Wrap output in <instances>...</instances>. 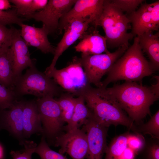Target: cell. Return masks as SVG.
I'll use <instances>...</instances> for the list:
<instances>
[{
    "label": "cell",
    "mask_w": 159,
    "mask_h": 159,
    "mask_svg": "<svg viewBox=\"0 0 159 159\" xmlns=\"http://www.w3.org/2000/svg\"><path fill=\"white\" fill-rule=\"evenodd\" d=\"M13 33L10 49L13 60V72L15 80L28 67L35 64L36 60L31 59L28 46L21 37L20 31L12 26Z\"/></svg>",
    "instance_id": "5bb4252c"
},
{
    "label": "cell",
    "mask_w": 159,
    "mask_h": 159,
    "mask_svg": "<svg viewBox=\"0 0 159 159\" xmlns=\"http://www.w3.org/2000/svg\"><path fill=\"white\" fill-rule=\"evenodd\" d=\"M80 39L74 48L76 51L82 54L96 55L110 52L107 49L105 37L99 33L97 27H89Z\"/></svg>",
    "instance_id": "2e32d148"
},
{
    "label": "cell",
    "mask_w": 159,
    "mask_h": 159,
    "mask_svg": "<svg viewBox=\"0 0 159 159\" xmlns=\"http://www.w3.org/2000/svg\"><path fill=\"white\" fill-rule=\"evenodd\" d=\"M130 132L129 130L115 136L111 140L107 145L105 159H122L124 152L127 146Z\"/></svg>",
    "instance_id": "603a6c76"
},
{
    "label": "cell",
    "mask_w": 159,
    "mask_h": 159,
    "mask_svg": "<svg viewBox=\"0 0 159 159\" xmlns=\"http://www.w3.org/2000/svg\"><path fill=\"white\" fill-rule=\"evenodd\" d=\"M77 0H49L41 11L25 17L41 21L49 34L57 32L60 18L73 7Z\"/></svg>",
    "instance_id": "30bf717a"
},
{
    "label": "cell",
    "mask_w": 159,
    "mask_h": 159,
    "mask_svg": "<svg viewBox=\"0 0 159 159\" xmlns=\"http://www.w3.org/2000/svg\"><path fill=\"white\" fill-rule=\"evenodd\" d=\"M24 100H16L9 110L0 111L1 122L3 127L23 145V114Z\"/></svg>",
    "instance_id": "9a60e30c"
},
{
    "label": "cell",
    "mask_w": 159,
    "mask_h": 159,
    "mask_svg": "<svg viewBox=\"0 0 159 159\" xmlns=\"http://www.w3.org/2000/svg\"><path fill=\"white\" fill-rule=\"evenodd\" d=\"M32 0H9L10 3L15 6L16 14L18 16L25 17L30 14Z\"/></svg>",
    "instance_id": "836d02e7"
},
{
    "label": "cell",
    "mask_w": 159,
    "mask_h": 159,
    "mask_svg": "<svg viewBox=\"0 0 159 159\" xmlns=\"http://www.w3.org/2000/svg\"><path fill=\"white\" fill-rule=\"evenodd\" d=\"M23 145L24 148L22 150L11 151L10 154L13 159H32L37 145L33 141L25 140Z\"/></svg>",
    "instance_id": "4dcf8cb0"
},
{
    "label": "cell",
    "mask_w": 159,
    "mask_h": 159,
    "mask_svg": "<svg viewBox=\"0 0 159 159\" xmlns=\"http://www.w3.org/2000/svg\"><path fill=\"white\" fill-rule=\"evenodd\" d=\"M46 74L51 78H53L56 83L62 89L73 95H76V91L73 81L64 68L58 69L55 67Z\"/></svg>",
    "instance_id": "cb8c5ba5"
},
{
    "label": "cell",
    "mask_w": 159,
    "mask_h": 159,
    "mask_svg": "<svg viewBox=\"0 0 159 159\" xmlns=\"http://www.w3.org/2000/svg\"><path fill=\"white\" fill-rule=\"evenodd\" d=\"M138 159H159V139H145L144 145L138 153Z\"/></svg>",
    "instance_id": "4316f807"
},
{
    "label": "cell",
    "mask_w": 159,
    "mask_h": 159,
    "mask_svg": "<svg viewBox=\"0 0 159 159\" xmlns=\"http://www.w3.org/2000/svg\"><path fill=\"white\" fill-rule=\"evenodd\" d=\"M127 49L121 47L113 52L96 55L81 54V64L89 83L94 84L97 88L101 87L102 77L108 73L115 62Z\"/></svg>",
    "instance_id": "8992f818"
},
{
    "label": "cell",
    "mask_w": 159,
    "mask_h": 159,
    "mask_svg": "<svg viewBox=\"0 0 159 159\" xmlns=\"http://www.w3.org/2000/svg\"><path fill=\"white\" fill-rule=\"evenodd\" d=\"M23 122L24 138H29L35 133H43V129L35 100L25 101Z\"/></svg>",
    "instance_id": "ac0fdd59"
},
{
    "label": "cell",
    "mask_w": 159,
    "mask_h": 159,
    "mask_svg": "<svg viewBox=\"0 0 159 159\" xmlns=\"http://www.w3.org/2000/svg\"><path fill=\"white\" fill-rule=\"evenodd\" d=\"M12 33V26L8 28L0 25V53L6 51L10 47Z\"/></svg>",
    "instance_id": "1f68e13d"
},
{
    "label": "cell",
    "mask_w": 159,
    "mask_h": 159,
    "mask_svg": "<svg viewBox=\"0 0 159 159\" xmlns=\"http://www.w3.org/2000/svg\"><path fill=\"white\" fill-rule=\"evenodd\" d=\"M72 80L76 91V95H81L91 86L83 70L81 58L73 57L68 65L64 67Z\"/></svg>",
    "instance_id": "ffe728a7"
},
{
    "label": "cell",
    "mask_w": 159,
    "mask_h": 159,
    "mask_svg": "<svg viewBox=\"0 0 159 159\" xmlns=\"http://www.w3.org/2000/svg\"><path fill=\"white\" fill-rule=\"evenodd\" d=\"M48 1L47 0H32L29 15L34 13L37 11L43 9L47 5Z\"/></svg>",
    "instance_id": "d590c367"
},
{
    "label": "cell",
    "mask_w": 159,
    "mask_h": 159,
    "mask_svg": "<svg viewBox=\"0 0 159 159\" xmlns=\"http://www.w3.org/2000/svg\"><path fill=\"white\" fill-rule=\"evenodd\" d=\"M130 21L120 9L110 0H104L102 11L97 24L105 34L107 48H128L129 41L134 36L128 31L131 29Z\"/></svg>",
    "instance_id": "277c9868"
},
{
    "label": "cell",
    "mask_w": 159,
    "mask_h": 159,
    "mask_svg": "<svg viewBox=\"0 0 159 159\" xmlns=\"http://www.w3.org/2000/svg\"><path fill=\"white\" fill-rule=\"evenodd\" d=\"M135 125L137 133L143 136L149 135L151 138L159 139V110L146 123Z\"/></svg>",
    "instance_id": "d4e9b609"
},
{
    "label": "cell",
    "mask_w": 159,
    "mask_h": 159,
    "mask_svg": "<svg viewBox=\"0 0 159 159\" xmlns=\"http://www.w3.org/2000/svg\"><path fill=\"white\" fill-rule=\"evenodd\" d=\"M72 94H61L59 97L55 99L62 112L63 120L65 122L68 123L72 117L76 103V98Z\"/></svg>",
    "instance_id": "484cf974"
},
{
    "label": "cell",
    "mask_w": 159,
    "mask_h": 159,
    "mask_svg": "<svg viewBox=\"0 0 159 159\" xmlns=\"http://www.w3.org/2000/svg\"><path fill=\"white\" fill-rule=\"evenodd\" d=\"M104 0H77L72 8L60 19L58 29L61 34L68 23L75 19L90 20L97 27Z\"/></svg>",
    "instance_id": "ba28073f"
},
{
    "label": "cell",
    "mask_w": 159,
    "mask_h": 159,
    "mask_svg": "<svg viewBox=\"0 0 159 159\" xmlns=\"http://www.w3.org/2000/svg\"><path fill=\"white\" fill-rule=\"evenodd\" d=\"M15 79L13 72V60L9 48L0 53V82L13 90Z\"/></svg>",
    "instance_id": "7402d4cb"
},
{
    "label": "cell",
    "mask_w": 159,
    "mask_h": 159,
    "mask_svg": "<svg viewBox=\"0 0 159 159\" xmlns=\"http://www.w3.org/2000/svg\"><path fill=\"white\" fill-rule=\"evenodd\" d=\"M83 95H80L76 98V103L72 118L67 125L64 126L66 132L77 128L84 125L92 114L85 103Z\"/></svg>",
    "instance_id": "44dd1931"
},
{
    "label": "cell",
    "mask_w": 159,
    "mask_h": 159,
    "mask_svg": "<svg viewBox=\"0 0 159 159\" xmlns=\"http://www.w3.org/2000/svg\"><path fill=\"white\" fill-rule=\"evenodd\" d=\"M4 156V150L3 147L0 144V159H3Z\"/></svg>",
    "instance_id": "74e56055"
},
{
    "label": "cell",
    "mask_w": 159,
    "mask_h": 159,
    "mask_svg": "<svg viewBox=\"0 0 159 159\" xmlns=\"http://www.w3.org/2000/svg\"><path fill=\"white\" fill-rule=\"evenodd\" d=\"M17 98L13 89L0 82V111L10 108Z\"/></svg>",
    "instance_id": "f1b7e54d"
},
{
    "label": "cell",
    "mask_w": 159,
    "mask_h": 159,
    "mask_svg": "<svg viewBox=\"0 0 159 159\" xmlns=\"http://www.w3.org/2000/svg\"><path fill=\"white\" fill-rule=\"evenodd\" d=\"M115 62L102 82L101 87L106 88L110 83L120 80L135 82L151 75L153 70L143 56L139 44L138 37H135L132 44Z\"/></svg>",
    "instance_id": "3957f363"
},
{
    "label": "cell",
    "mask_w": 159,
    "mask_h": 159,
    "mask_svg": "<svg viewBox=\"0 0 159 159\" xmlns=\"http://www.w3.org/2000/svg\"><path fill=\"white\" fill-rule=\"evenodd\" d=\"M111 2L120 9L123 12L129 14L133 12L138 6L142 4V0H112Z\"/></svg>",
    "instance_id": "d6a6232c"
},
{
    "label": "cell",
    "mask_w": 159,
    "mask_h": 159,
    "mask_svg": "<svg viewBox=\"0 0 159 159\" xmlns=\"http://www.w3.org/2000/svg\"><path fill=\"white\" fill-rule=\"evenodd\" d=\"M34 153L39 155L41 159H68L62 154L52 150L47 143L44 136L36 147Z\"/></svg>",
    "instance_id": "83f0119b"
},
{
    "label": "cell",
    "mask_w": 159,
    "mask_h": 159,
    "mask_svg": "<svg viewBox=\"0 0 159 159\" xmlns=\"http://www.w3.org/2000/svg\"><path fill=\"white\" fill-rule=\"evenodd\" d=\"M62 89L53 79L38 70L34 64L16 79L13 90L17 98L26 95L40 98L60 95Z\"/></svg>",
    "instance_id": "5b68a950"
},
{
    "label": "cell",
    "mask_w": 159,
    "mask_h": 159,
    "mask_svg": "<svg viewBox=\"0 0 159 159\" xmlns=\"http://www.w3.org/2000/svg\"><path fill=\"white\" fill-rule=\"evenodd\" d=\"M140 46L147 54L149 62L154 72L159 68V32L155 34L153 32L144 33L137 36Z\"/></svg>",
    "instance_id": "d6986e66"
},
{
    "label": "cell",
    "mask_w": 159,
    "mask_h": 159,
    "mask_svg": "<svg viewBox=\"0 0 159 159\" xmlns=\"http://www.w3.org/2000/svg\"><path fill=\"white\" fill-rule=\"evenodd\" d=\"M92 23L89 20H74L67 25L64 30V32L62 39L55 48L54 56L50 66L44 72L46 74L55 67L57 62L62 54L71 45L81 37Z\"/></svg>",
    "instance_id": "4fadbf2b"
},
{
    "label": "cell",
    "mask_w": 159,
    "mask_h": 159,
    "mask_svg": "<svg viewBox=\"0 0 159 159\" xmlns=\"http://www.w3.org/2000/svg\"><path fill=\"white\" fill-rule=\"evenodd\" d=\"M159 85L158 77L157 83L150 87L126 81L106 89L135 125H138L148 115L150 116V107L159 99Z\"/></svg>",
    "instance_id": "6da1fadb"
},
{
    "label": "cell",
    "mask_w": 159,
    "mask_h": 159,
    "mask_svg": "<svg viewBox=\"0 0 159 159\" xmlns=\"http://www.w3.org/2000/svg\"><path fill=\"white\" fill-rule=\"evenodd\" d=\"M20 26V35L28 46L35 47L44 54H54L55 48L49 41V33L44 27H36L24 23Z\"/></svg>",
    "instance_id": "e0dca14e"
},
{
    "label": "cell",
    "mask_w": 159,
    "mask_h": 159,
    "mask_svg": "<svg viewBox=\"0 0 159 159\" xmlns=\"http://www.w3.org/2000/svg\"><path fill=\"white\" fill-rule=\"evenodd\" d=\"M145 138L142 134L138 133L130 132L128 140V145L134 150L138 154L143 147Z\"/></svg>",
    "instance_id": "e575fe53"
},
{
    "label": "cell",
    "mask_w": 159,
    "mask_h": 159,
    "mask_svg": "<svg viewBox=\"0 0 159 159\" xmlns=\"http://www.w3.org/2000/svg\"><path fill=\"white\" fill-rule=\"evenodd\" d=\"M26 19L20 18L15 9L7 10H0V25L6 26L16 24L20 26Z\"/></svg>",
    "instance_id": "f546056e"
},
{
    "label": "cell",
    "mask_w": 159,
    "mask_h": 159,
    "mask_svg": "<svg viewBox=\"0 0 159 159\" xmlns=\"http://www.w3.org/2000/svg\"><path fill=\"white\" fill-rule=\"evenodd\" d=\"M109 127L100 122L92 115L83 125L87 137V159H102L107 146Z\"/></svg>",
    "instance_id": "8fae6325"
},
{
    "label": "cell",
    "mask_w": 159,
    "mask_h": 159,
    "mask_svg": "<svg viewBox=\"0 0 159 159\" xmlns=\"http://www.w3.org/2000/svg\"><path fill=\"white\" fill-rule=\"evenodd\" d=\"M106 88L90 86L82 95L94 117L107 127L122 125L129 131L136 132V126L133 121L118 105Z\"/></svg>",
    "instance_id": "7a4b0ae2"
},
{
    "label": "cell",
    "mask_w": 159,
    "mask_h": 159,
    "mask_svg": "<svg viewBox=\"0 0 159 159\" xmlns=\"http://www.w3.org/2000/svg\"><path fill=\"white\" fill-rule=\"evenodd\" d=\"M127 16L132 24L131 32L134 36L158 31L159 28V1L142 4L137 10Z\"/></svg>",
    "instance_id": "9c48e42d"
},
{
    "label": "cell",
    "mask_w": 159,
    "mask_h": 159,
    "mask_svg": "<svg viewBox=\"0 0 159 159\" xmlns=\"http://www.w3.org/2000/svg\"><path fill=\"white\" fill-rule=\"evenodd\" d=\"M55 145L60 147L59 153H67L72 159H84L88 149L87 137L82 129L77 128L62 133L55 139Z\"/></svg>",
    "instance_id": "7c38bea8"
},
{
    "label": "cell",
    "mask_w": 159,
    "mask_h": 159,
    "mask_svg": "<svg viewBox=\"0 0 159 159\" xmlns=\"http://www.w3.org/2000/svg\"><path fill=\"white\" fill-rule=\"evenodd\" d=\"M43 129L44 134L53 140L62 133L64 130L62 110L53 97L47 96L35 100Z\"/></svg>",
    "instance_id": "52a82bcc"
},
{
    "label": "cell",
    "mask_w": 159,
    "mask_h": 159,
    "mask_svg": "<svg viewBox=\"0 0 159 159\" xmlns=\"http://www.w3.org/2000/svg\"><path fill=\"white\" fill-rule=\"evenodd\" d=\"M9 0H0V10H7L11 8V6Z\"/></svg>",
    "instance_id": "8d00e7d4"
}]
</instances>
